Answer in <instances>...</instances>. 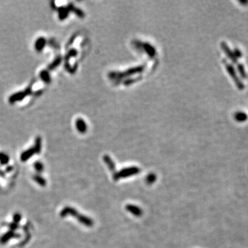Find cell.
I'll return each mask as SVG.
<instances>
[{
  "label": "cell",
  "mask_w": 248,
  "mask_h": 248,
  "mask_svg": "<svg viewBox=\"0 0 248 248\" xmlns=\"http://www.w3.org/2000/svg\"><path fill=\"white\" fill-rule=\"evenodd\" d=\"M238 2L241 4H243V5H245V4H248L247 0H238Z\"/></svg>",
  "instance_id": "11"
},
{
  "label": "cell",
  "mask_w": 248,
  "mask_h": 248,
  "mask_svg": "<svg viewBox=\"0 0 248 248\" xmlns=\"http://www.w3.org/2000/svg\"><path fill=\"white\" fill-rule=\"evenodd\" d=\"M233 52H234V55H235V57L236 58H237V59H238V58H240V57H242V53H241V50H239V49L235 48V49H234V50L233 51Z\"/></svg>",
  "instance_id": "9"
},
{
  "label": "cell",
  "mask_w": 248,
  "mask_h": 248,
  "mask_svg": "<svg viewBox=\"0 0 248 248\" xmlns=\"http://www.w3.org/2000/svg\"><path fill=\"white\" fill-rule=\"evenodd\" d=\"M40 77H41V79L43 80L44 81H45L46 83L50 81V75H49V73L47 72L46 70H42L41 72L40 73Z\"/></svg>",
  "instance_id": "8"
},
{
  "label": "cell",
  "mask_w": 248,
  "mask_h": 248,
  "mask_svg": "<svg viewBox=\"0 0 248 248\" xmlns=\"http://www.w3.org/2000/svg\"><path fill=\"white\" fill-rule=\"evenodd\" d=\"M31 93V87L29 86L28 88L26 89L25 90L21 91V92H19L17 93H15L12 96H10L9 98V102L10 104H14L15 102L21 101V100H23L24 98H25L26 96L30 95Z\"/></svg>",
  "instance_id": "2"
},
{
  "label": "cell",
  "mask_w": 248,
  "mask_h": 248,
  "mask_svg": "<svg viewBox=\"0 0 248 248\" xmlns=\"http://www.w3.org/2000/svg\"><path fill=\"white\" fill-rule=\"evenodd\" d=\"M247 115L243 112H238L234 115V119L238 122H244L247 119Z\"/></svg>",
  "instance_id": "5"
},
{
  "label": "cell",
  "mask_w": 248,
  "mask_h": 248,
  "mask_svg": "<svg viewBox=\"0 0 248 248\" xmlns=\"http://www.w3.org/2000/svg\"><path fill=\"white\" fill-rule=\"evenodd\" d=\"M0 159L2 163H7L8 161V157L4 154H0Z\"/></svg>",
  "instance_id": "10"
},
{
  "label": "cell",
  "mask_w": 248,
  "mask_h": 248,
  "mask_svg": "<svg viewBox=\"0 0 248 248\" xmlns=\"http://www.w3.org/2000/svg\"><path fill=\"white\" fill-rule=\"evenodd\" d=\"M35 153H37V152L35 147H33V148H31L30 150H28L24 152L21 155V160L26 161L27 158H30L31 156L33 155V154H35Z\"/></svg>",
  "instance_id": "6"
},
{
  "label": "cell",
  "mask_w": 248,
  "mask_h": 248,
  "mask_svg": "<svg viewBox=\"0 0 248 248\" xmlns=\"http://www.w3.org/2000/svg\"><path fill=\"white\" fill-rule=\"evenodd\" d=\"M46 45V39L44 37H40L35 42V48L38 52H41Z\"/></svg>",
  "instance_id": "4"
},
{
  "label": "cell",
  "mask_w": 248,
  "mask_h": 248,
  "mask_svg": "<svg viewBox=\"0 0 248 248\" xmlns=\"http://www.w3.org/2000/svg\"><path fill=\"white\" fill-rule=\"evenodd\" d=\"M224 64H225V68H226L227 73H228L230 77H231L232 80H233V81L234 82V84H235L236 86L237 87L239 90H243V89L245 88V86H244V84H243V83L242 82V81L240 79V78L238 77V76L237 75V73H236V71L235 69H234V66H232V64H229L225 61H224Z\"/></svg>",
  "instance_id": "1"
},
{
  "label": "cell",
  "mask_w": 248,
  "mask_h": 248,
  "mask_svg": "<svg viewBox=\"0 0 248 248\" xmlns=\"http://www.w3.org/2000/svg\"><path fill=\"white\" fill-rule=\"evenodd\" d=\"M237 64V70L238 73L240 74L241 77L243 78V79H246L247 78V74L246 72H245V67L243 66V64Z\"/></svg>",
  "instance_id": "7"
},
{
  "label": "cell",
  "mask_w": 248,
  "mask_h": 248,
  "mask_svg": "<svg viewBox=\"0 0 248 248\" xmlns=\"http://www.w3.org/2000/svg\"><path fill=\"white\" fill-rule=\"evenodd\" d=\"M221 47L223 50V52L225 53V55L227 56V57L231 60V61L234 64H237V58L235 57V55L234 54V52L232 51L231 49L229 48V47L227 45V43L223 41L221 43Z\"/></svg>",
  "instance_id": "3"
}]
</instances>
